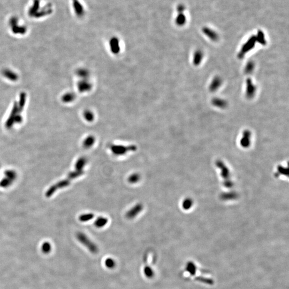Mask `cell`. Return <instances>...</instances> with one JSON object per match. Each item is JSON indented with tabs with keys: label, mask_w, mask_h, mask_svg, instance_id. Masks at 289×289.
Returning a JSON list of instances; mask_svg holds the SVG:
<instances>
[{
	"label": "cell",
	"mask_w": 289,
	"mask_h": 289,
	"mask_svg": "<svg viewBox=\"0 0 289 289\" xmlns=\"http://www.w3.org/2000/svg\"><path fill=\"white\" fill-rule=\"evenodd\" d=\"M77 238L80 243H81L83 245L89 249L90 252L93 253H96L98 252L99 250L98 246L93 241H91L85 234L81 232L78 233L77 235Z\"/></svg>",
	"instance_id": "6da1fadb"
},
{
	"label": "cell",
	"mask_w": 289,
	"mask_h": 289,
	"mask_svg": "<svg viewBox=\"0 0 289 289\" xmlns=\"http://www.w3.org/2000/svg\"><path fill=\"white\" fill-rule=\"evenodd\" d=\"M111 151L113 154L116 155H123L127 152L135 151L137 150V147L135 145L125 146L120 145H112L110 146Z\"/></svg>",
	"instance_id": "7a4b0ae2"
},
{
	"label": "cell",
	"mask_w": 289,
	"mask_h": 289,
	"mask_svg": "<svg viewBox=\"0 0 289 289\" xmlns=\"http://www.w3.org/2000/svg\"><path fill=\"white\" fill-rule=\"evenodd\" d=\"M143 209V206L141 204H138L135 206L133 207L132 208L130 209V210L126 214V217L128 219H132L135 217H136L137 215H138L140 212H142Z\"/></svg>",
	"instance_id": "3957f363"
},
{
	"label": "cell",
	"mask_w": 289,
	"mask_h": 289,
	"mask_svg": "<svg viewBox=\"0 0 289 289\" xmlns=\"http://www.w3.org/2000/svg\"><path fill=\"white\" fill-rule=\"evenodd\" d=\"M111 51L114 54H117L120 51V41L117 38H112L109 42Z\"/></svg>",
	"instance_id": "277c9868"
},
{
	"label": "cell",
	"mask_w": 289,
	"mask_h": 289,
	"mask_svg": "<svg viewBox=\"0 0 289 289\" xmlns=\"http://www.w3.org/2000/svg\"><path fill=\"white\" fill-rule=\"evenodd\" d=\"M79 89L81 92H89L92 89V84L89 81V79H83L79 84Z\"/></svg>",
	"instance_id": "5b68a950"
},
{
	"label": "cell",
	"mask_w": 289,
	"mask_h": 289,
	"mask_svg": "<svg viewBox=\"0 0 289 289\" xmlns=\"http://www.w3.org/2000/svg\"><path fill=\"white\" fill-rule=\"evenodd\" d=\"M255 43V41L254 39V38H250L248 41V42L244 44L243 47L241 49V51L240 54V55L241 56L243 55L246 52H249V50H250V49H252Z\"/></svg>",
	"instance_id": "8992f818"
},
{
	"label": "cell",
	"mask_w": 289,
	"mask_h": 289,
	"mask_svg": "<svg viewBox=\"0 0 289 289\" xmlns=\"http://www.w3.org/2000/svg\"><path fill=\"white\" fill-rule=\"evenodd\" d=\"M247 96L250 98H252L255 92V86L253 84L251 80L250 79L247 81Z\"/></svg>",
	"instance_id": "52a82bcc"
},
{
	"label": "cell",
	"mask_w": 289,
	"mask_h": 289,
	"mask_svg": "<svg viewBox=\"0 0 289 289\" xmlns=\"http://www.w3.org/2000/svg\"><path fill=\"white\" fill-rule=\"evenodd\" d=\"M95 142V138L93 136H89L87 137L83 142V146L85 148H90L93 145Z\"/></svg>",
	"instance_id": "ba28073f"
},
{
	"label": "cell",
	"mask_w": 289,
	"mask_h": 289,
	"mask_svg": "<svg viewBox=\"0 0 289 289\" xmlns=\"http://www.w3.org/2000/svg\"><path fill=\"white\" fill-rule=\"evenodd\" d=\"M108 222V219H107L106 217L100 216L96 219L94 222V225L96 227H97L98 228H100L105 227L106 225L107 224Z\"/></svg>",
	"instance_id": "9c48e42d"
},
{
	"label": "cell",
	"mask_w": 289,
	"mask_h": 289,
	"mask_svg": "<svg viewBox=\"0 0 289 289\" xmlns=\"http://www.w3.org/2000/svg\"><path fill=\"white\" fill-rule=\"evenodd\" d=\"M87 160L85 157H81L78 160L75 164V167L77 170H82L83 168L86 164Z\"/></svg>",
	"instance_id": "30bf717a"
},
{
	"label": "cell",
	"mask_w": 289,
	"mask_h": 289,
	"mask_svg": "<svg viewBox=\"0 0 289 289\" xmlns=\"http://www.w3.org/2000/svg\"><path fill=\"white\" fill-rule=\"evenodd\" d=\"M203 31L207 36H208V37L213 40H216L218 38L217 34L213 30L209 29V28H204L203 30Z\"/></svg>",
	"instance_id": "8fae6325"
},
{
	"label": "cell",
	"mask_w": 289,
	"mask_h": 289,
	"mask_svg": "<svg viewBox=\"0 0 289 289\" xmlns=\"http://www.w3.org/2000/svg\"><path fill=\"white\" fill-rule=\"evenodd\" d=\"M203 53L200 50L197 51L194 53V63L195 65H199L203 59Z\"/></svg>",
	"instance_id": "7c38bea8"
},
{
	"label": "cell",
	"mask_w": 289,
	"mask_h": 289,
	"mask_svg": "<svg viewBox=\"0 0 289 289\" xmlns=\"http://www.w3.org/2000/svg\"><path fill=\"white\" fill-rule=\"evenodd\" d=\"M221 79H219V78L216 77L214 79L213 81H212L210 86V90L214 91L217 90L221 85Z\"/></svg>",
	"instance_id": "4fadbf2b"
},
{
	"label": "cell",
	"mask_w": 289,
	"mask_h": 289,
	"mask_svg": "<svg viewBox=\"0 0 289 289\" xmlns=\"http://www.w3.org/2000/svg\"><path fill=\"white\" fill-rule=\"evenodd\" d=\"M140 175L138 173H134L130 175L128 178V181L130 183L135 184L140 181Z\"/></svg>",
	"instance_id": "5bb4252c"
},
{
	"label": "cell",
	"mask_w": 289,
	"mask_h": 289,
	"mask_svg": "<svg viewBox=\"0 0 289 289\" xmlns=\"http://www.w3.org/2000/svg\"><path fill=\"white\" fill-rule=\"evenodd\" d=\"M185 22H186V18H185V17L184 16V14L182 13V12L179 13V14L177 16V18L176 19V24L178 25L182 26V25H183L185 24Z\"/></svg>",
	"instance_id": "9a60e30c"
},
{
	"label": "cell",
	"mask_w": 289,
	"mask_h": 289,
	"mask_svg": "<svg viewBox=\"0 0 289 289\" xmlns=\"http://www.w3.org/2000/svg\"><path fill=\"white\" fill-rule=\"evenodd\" d=\"M94 216L93 214H84L80 216L79 219V220L81 222H87V221H90V219H93Z\"/></svg>",
	"instance_id": "2e32d148"
},
{
	"label": "cell",
	"mask_w": 289,
	"mask_h": 289,
	"mask_svg": "<svg viewBox=\"0 0 289 289\" xmlns=\"http://www.w3.org/2000/svg\"><path fill=\"white\" fill-rule=\"evenodd\" d=\"M144 271L145 276L148 278H152L154 275V271L149 266H146L145 267Z\"/></svg>",
	"instance_id": "e0dca14e"
},
{
	"label": "cell",
	"mask_w": 289,
	"mask_h": 289,
	"mask_svg": "<svg viewBox=\"0 0 289 289\" xmlns=\"http://www.w3.org/2000/svg\"><path fill=\"white\" fill-rule=\"evenodd\" d=\"M84 117L86 120L89 122H91L94 120V115L92 111L88 110L85 111L84 113Z\"/></svg>",
	"instance_id": "ac0fdd59"
},
{
	"label": "cell",
	"mask_w": 289,
	"mask_h": 289,
	"mask_svg": "<svg viewBox=\"0 0 289 289\" xmlns=\"http://www.w3.org/2000/svg\"><path fill=\"white\" fill-rule=\"evenodd\" d=\"M105 265L108 268L112 269V268H114L115 267L116 262L114 260L112 259L111 258H108V259L106 260Z\"/></svg>",
	"instance_id": "d6986e66"
},
{
	"label": "cell",
	"mask_w": 289,
	"mask_h": 289,
	"mask_svg": "<svg viewBox=\"0 0 289 289\" xmlns=\"http://www.w3.org/2000/svg\"><path fill=\"white\" fill-rule=\"evenodd\" d=\"M84 173V172L83 170H77L76 171H74L70 173L69 175V178L74 179L76 178L77 177H79L80 176L83 175Z\"/></svg>",
	"instance_id": "ffe728a7"
},
{
	"label": "cell",
	"mask_w": 289,
	"mask_h": 289,
	"mask_svg": "<svg viewBox=\"0 0 289 289\" xmlns=\"http://www.w3.org/2000/svg\"><path fill=\"white\" fill-rule=\"evenodd\" d=\"M213 102V104L214 105L217 106V107H221V108L224 107L226 106L225 102L223 100L219 99H215L214 100Z\"/></svg>",
	"instance_id": "44dd1931"
},
{
	"label": "cell",
	"mask_w": 289,
	"mask_h": 289,
	"mask_svg": "<svg viewBox=\"0 0 289 289\" xmlns=\"http://www.w3.org/2000/svg\"><path fill=\"white\" fill-rule=\"evenodd\" d=\"M50 249H51V246H50V244L48 243H45L44 244V245H43V247H42L43 252L44 253H48L50 252Z\"/></svg>",
	"instance_id": "7402d4cb"
},
{
	"label": "cell",
	"mask_w": 289,
	"mask_h": 289,
	"mask_svg": "<svg viewBox=\"0 0 289 289\" xmlns=\"http://www.w3.org/2000/svg\"><path fill=\"white\" fill-rule=\"evenodd\" d=\"M253 68H254V64L252 62H250L247 65L246 69H245V71L247 73H250L251 71H252Z\"/></svg>",
	"instance_id": "603a6c76"
}]
</instances>
